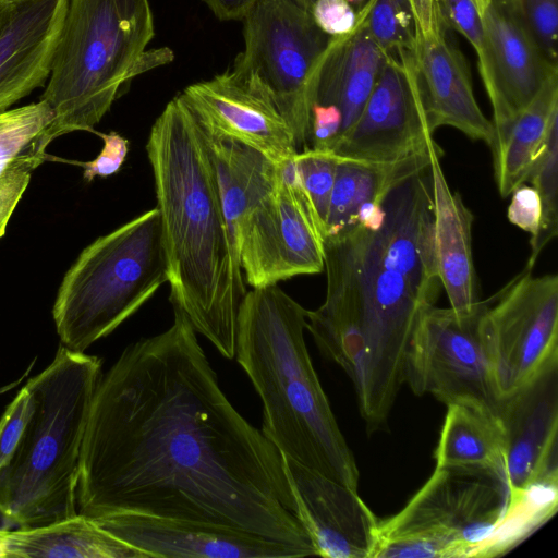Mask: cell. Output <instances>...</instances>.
<instances>
[{
    "label": "cell",
    "instance_id": "obj_39",
    "mask_svg": "<svg viewBox=\"0 0 558 558\" xmlns=\"http://www.w3.org/2000/svg\"><path fill=\"white\" fill-rule=\"evenodd\" d=\"M220 21L243 20L258 0H203Z\"/></svg>",
    "mask_w": 558,
    "mask_h": 558
},
{
    "label": "cell",
    "instance_id": "obj_9",
    "mask_svg": "<svg viewBox=\"0 0 558 558\" xmlns=\"http://www.w3.org/2000/svg\"><path fill=\"white\" fill-rule=\"evenodd\" d=\"M508 506L502 475L435 466L399 512L379 521L372 558H482Z\"/></svg>",
    "mask_w": 558,
    "mask_h": 558
},
{
    "label": "cell",
    "instance_id": "obj_7",
    "mask_svg": "<svg viewBox=\"0 0 558 558\" xmlns=\"http://www.w3.org/2000/svg\"><path fill=\"white\" fill-rule=\"evenodd\" d=\"M225 216L244 280L277 284L325 266L324 240L293 159L275 165L230 142L214 153Z\"/></svg>",
    "mask_w": 558,
    "mask_h": 558
},
{
    "label": "cell",
    "instance_id": "obj_38",
    "mask_svg": "<svg viewBox=\"0 0 558 558\" xmlns=\"http://www.w3.org/2000/svg\"><path fill=\"white\" fill-rule=\"evenodd\" d=\"M415 29L426 34L439 29L445 23L439 10L438 0H408Z\"/></svg>",
    "mask_w": 558,
    "mask_h": 558
},
{
    "label": "cell",
    "instance_id": "obj_34",
    "mask_svg": "<svg viewBox=\"0 0 558 558\" xmlns=\"http://www.w3.org/2000/svg\"><path fill=\"white\" fill-rule=\"evenodd\" d=\"M102 148L96 158L89 161H70L83 168V179L92 182L95 178H107L117 173L125 161L129 153V142L117 132L99 133Z\"/></svg>",
    "mask_w": 558,
    "mask_h": 558
},
{
    "label": "cell",
    "instance_id": "obj_27",
    "mask_svg": "<svg viewBox=\"0 0 558 558\" xmlns=\"http://www.w3.org/2000/svg\"><path fill=\"white\" fill-rule=\"evenodd\" d=\"M52 121L53 112L43 100L0 113V181L17 168L46 161L43 135Z\"/></svg>",
    "mask_w": 558,
    "mask_h": 558
},
{
    "label": "cell",
    "instance_id": "obj_10",
    "mask_svg": "<svg viewBox=\"0 0 558 558\" xmlns=\"http://www.w3.org/2000/svg\"><path fill=\"white\" fill-rule=\"evenodd\" d=\"M243 23L244 50L234 63L267 87L298 150L308 148L317 75L331 36L295 0H258Z\"/></svg>",
    "mask_w": 558,
    "mask_h": 558
},
{
    "label": "cell",
    "instance_id": "obj_43",
    "mask_svg": "<svg viewBox=\"0 0 558 558\" xmlns=\"http://www.w3.org/2000/svg\"><path fill=\"white\" fill-rule=\"evenodd\" d=\"M4 532H5V530H0V558H5Z\"/></svg>",
    "mask_w": 558,
    "mask_h": 558
},
{
    "label": "cell",
    "instance_id": "obj_3",
    "mask_svg": "<svg viewBox=\"0 0 558 558\" xmlns=\"http://www.w3.org/2000/svg\"><path fill=\"white\" fill-rule=\"evenodd\" d=\"M146 151L160 214L170 301L226 359L247 292L206 134L180 97L154 122Z\"/></svg>",
    "mask_w": 558,
    "mask_h": 558
},
{
    "label": "cell",
    "instance_id": "obj_23",
    "mask_svg": "<svg viewBox=\"0 0 558 558\" xmlns=\"http://www.w3.org/2000/svg\"><path fill=\"white\" fill-rule=\"evenodd\" d=\"M4 550L5 558H148L81 513L44 526L5 530Z\"/></svg>",
    "mask_w": 558,
    "mask_h": 558
},
{
    "label": "cell",
    "instance_id": "obj_41",
    "mask_svg": "<svg viewBox=\"0 0 558 558\" xmlns=\"http://www.w3.org/2000/svg\"><path fill=\"white\" fill-rule=\"evenodd\" d=\"M490 1L492 0H472L481 16L484 13L487 5L490 3Z\"/></svg>",
    "mask_w": 558,
    "mask_h": 558
},
{
    "label": "cell",
    "instance_id": "obj_2",
    "mask_svg": "<svg viewBox=\"0 0 558 558\" xmlns=\"http://www.w3.org/2000/svg\"><path fill=\"white\" fill-rule=\"evenodd\" d=\"M383 206L380 228L353 225L324 240L326 298L306 311L318 351L352 381L368 435L387 427L411 339L442 287L429 168L398 183Z\"/></svg>",
    "mask_w": 558,
    "mask_h": 558
},
{
    "label": "cell",
    "instance_id": "obj_30",
    "mask_svg": "<svg viewBox=\"0 0 558 558\" xmlns=\"http://www.w3.org/2000/svg\"><path fill=\"white\" fill-rule=\"evenodd\" d=\"M366 25L385 54L413 50L415 25L408 0H372Z\"/></svg>",
    "mask_w": 558,
    "mask_h": 558
},
{
    "label": "cell",
    "instance_id": "obj_26",
    "mask_svg": "<svg viewBox=\"0 0 558 558\" xmlns=\"http://www.w3.org/2000/svg\"><path fill=\"white\" fill-rule=\"evenodd\" d=\"M434 459L435 466L485 469L505 477V441L498 417L477 407L448 404Z\"/></svg>",
    "mask_w": 558,
    "mask_h": 558
},
{
    "label": "cell",
    "instance_id": "obj_19",
    "mask_svg": "<svg viewBox=\"0 0 558 558\" xmlns=\"http://www.w3.org/2000/svg\"><path fill=\"white\" fill-rule=\"evenodd\" d=\"M69 0H9L0 26V113L46 86Z\"/></svg>",
    "mask_w": 558,
    "mask_h": 558
},
{
    "label": "cell",
    "instance_id": "obj_12",
    "mask_svg": "<svg viewBox=\"0 0 558 558\" xmlns=\"http://www.w3.org/2000/svg\"><path fill=\"white\" fill-rule=\"evenodd\" d=\"M484 308L482 302L474 312L459 315L435 305L422 314L405 367V384L414 395H430L446 405L477 407L498 417L502 399L482 336Z\"/></svg>",
    "mask_w": 558,
    "mask_h": 558
},
{
    "label": "cell",
    "instance_id": "obj_36",
    "mask_svg": "<svg viewBox=\"0 0 558 558\" xmlns=\"http://www.w3.org/2000/svg\"><path fill=\"white\" fill-rule=\"evenodd\" d=\"M511 202L508 207L509 221L526 231L534 238L539 229L542 220V203L537 191L524 183L511 193Z\"/></svg>",
    "mask_w": 558,
    "mask_h": 558
},
{
    "label": "cell",
    "instance_id": "obj_18",
    "mask_svg": "<svg viewBox=\"0 0 558 558\" xmlns=\"http://www.w3.org/2000/svg\"><path fill=\"white\" fill-rule=\"evenodd\" d=\"M498 420L509 494L558 477V363L504 398Z\"/></svg>",
    "mask_w": 558,
    "mask_h": 558
},
{
    "label": "cell",
    "instance_id": "obj_28",
    "mask_svg": "<svg viewBox=\"0 0 558 558\" xmlns=\"http://www.w3.org/2000/svg\"><path fill=\"white\" fill-rule=\"evenodd\" d=\"M526 180L537 191L542 203L541 226L537 234L531 238V254L524 268L532 271L538 255L558 231V117L551 121Z\"/></svg>",
    "mask_w": 558,
    "mask_h": 558
},
{
    "label": "cell",
    "instance_id": "obj_42",
    "mask_svg": "<svg viewBox=\"0 0 558 558\" xmlns=\"http://www.w3.org/2000/svg\"><path fill=\"white\" fill-rule=\"evenodd\" d=\"M9 0H0V26L4 20Z\"/></svg>",
    "mask_w": 558,
    "mask_h": 558
},
{
    "label": "cell",
    "instance_id": "obj_32",
    "mask_svg": "<svg viewBox=\"0 0 558 558\" xmlns=\"http://www.w3.org/2000/svg\"><path fill=\"white\" fill-rule=\"evenodd\" d=\"M517 4L546 58L558 65V0H517Z\"/></svg>",
    "mask_w": 558,
    "mask_h": 558
},
{
    "label": "cell",
    "instance_id": "obj_31",
    "mask_svg": "<svg viewBox=\"0 0 558 558\" xmlns=\"http://www.w3.org/2000/svg\"><path fill=\"white\" fill-rule=\"evenodd\" d=\"M442 20L448 28L463 35L473 47L482 81L488 74V57L482 20L472 0H438Z\"/></svg>",
    "mask_w": 558,
    "mask_h": 558
},
{
    "label": "cell",
    "instance_id": "obj_37",
    "mask_svg": "<svg viewBox=\"0 0 558 558\" xmlns=\"http://www.w3.org/2000/svg\"><path fill=\"white\" fill-rule=\"evenodd\" d=\"M35 169L32 166L17 168L0 181V239L5 234L9 221L25 193Z\"/></svg>",
    "mask_w": 558,
    "mask_h": 558
},
{
    "label": "cell",
    "instance_id": "obj_4",
    "mask_svg": "<svg viewBox=\"0 0 558 558\" xmlns=\"http://www.w3.org/2000/svg\"><path fill=\"white\" fill-rule=\"evenodd\" d=\"M306 311L278 284L240 304L235 356L263 404L262 433L286 457L357 490L355 458L304 339Z\"/></svg>",
    "mask_w": 558,
    "mask_h": 558
},
{
    "label": "cell",
    "instance_id": "obj_22",
    "mask_svg": "<svg viewBox=\"0 0 558 558\" xmlns=\"http://www.w3.org/2000/svg\"><path fill=\"white\" fill-rule=\"evenodd\" d=\"M371 4L357 11L350 33L331 36L317 75L314 104L336 106L342 114L338 142L359 118L385 62L366 25Z\"/></svg>",
    "mask_w": 558,
    "mask_h": 558
},
{
    "label": "cell",
    "instance_id": "obj_8",
    "mask_svg": "<svg viewBox=\"0 0 558 558\" xmlns=\"http://www.w3.org/2000/svg\"><path fill=\"white\" fill-rule=\"evenodd\" d=\"M168 281L157 207L97 238L64 274L52 316L62 344L84 352Z\"/></svg>",
    "mask_w": 558,
    "mask_h": 558
},
{
    "label": "cell",
    "instance_id": "obj_5",
    "mask_svg": "<svg viewBox=\"0 0 558 558\" xmlns=\"http://www.w3.org/2000/svg\"><path fill=\"white\" fill-rule=\"evenodd\" d=\"M100 377L97 356L62 344L26 384L34 411L13 457L0 469V517L7 524L32 529L78 513L82 446Z\"/></svg>",
    "mask_w": 558,
    "mask_h": 558
},
{
    "label": "cell",
    "instance_id": "obj_15",
    "mask_svg": "<svg viewBox=\"0 0 558 558\" xmlns=\"http://www.w3.org/2000/svg\"><path fill=\"white\" fill-rule=\"evenodd\" d=\"M481 20L488 57V74L483 84L493 108L494 145L515 114L558 72V65L544 54L517 0H492Z\"/></svg>",
    "mask_w": 558,
    "mask_h": 558
},
{
    "label": "cell",
    "instance_id": "obj_16",
    "mask_svg": "<svg viewBox=\"0 0 558 558\" xmlns=\"http://www.w3.org/2000/svg\"><path fill=\"white\" fill-rule=\"evenodd\" d=\"M294 515L316 556L372 558L379 521L357 490L282 454Z\"/></svg>",
    "mask_w": 558,
    "mask_h": 558
},
{
    "label": "cell",
    "instance_id": "obj_45",
    "mask_svg": "<svg viewBox=\"0 0 558 558\" xmlns=\"http://www.w3.org/2000/svg\"><path fill=\"white\" fill-rule=\"evenodd\" d=\"M357 11L365 4L366 0H347Z\"/></svg>",
    "mask_w": 558,
    "mask_h": 558
},
{
    "label": "cell",
    "instance_id": "obj_35",
    "mask_svg": "<svg viewBox=\"0 0 558 558\" xmlns=\"http://www.w3.org/2000/svg\"><path fill=\"white\" fill-rule=\"evenodd\" d=\"M311 13L317 26L329 36L345 35L357 22V12L347 0H316Z\"/></svg>",
    "mask_w": 558,
    "mask_h": 558
},
{
    "label": "cell",
    "instance_id": "obj_44",
    "mask_svg": "<svg viewBox=\"0 0 558 558\" xmlns=\"http://www.w3.org/2000/svg\"><path fill=\"white\" fill-rule=\"evenodd\" d=\"M300 5H302L304 9L311 11L314 2L316 0H295Z\"/></svg>",
    "mask_w": 558,
    "mask_h": 558
},
{
    "label": "cell",
    "instance_id": "obj_24",
    "mask_svg": "<svg viewBox=\"0 0 558 558\" xmlns=\"http://www.w3.org/2000/svg\"><path fill=\"white\" fill-rule=\"evenodd\" d=\"M435 144L426 153L397 162H373L338 156L324 240L352 227L361 205L383 202L398 183L428 168Z\"/></svg>",
    "mask_w": 558,
    "mask_h": 558
},
{
    "label": "cell",
    "instance_id": "obj_25",
    "mask_svg": "<svg viewBox=\"0 0 558 558\" xmlns=\"http://www.w3.org/2000/svg\"><path fill=\"white\" fill-rule=\"evenodd\" d=\"M558 117V72L545 82L532 101L519 111L493 147L499 194L509 196L523 184L543 145L551 121Z\"/></svg>",
    "mask_w": 558,
    "mask_h": 558
},
{
    "label": "cell",
    "instance_id": "obj_20",
    "mask_svg": "<svg viewBox=\"0 0 558 558\" xmlns=\"http://www.w3.org/2000/svg\"><path fill=\"white\" fill-rule=\"evenodd\" d=\"M447 31L415 29L413 54L428 126L433 133L452 126L492 147L493 124L475 99L469 63Z\"/></svg>",
    "mask_w": 558,
    "mask_h": 558
},
{
    "label": "cell",
    "instance_id": "obj_17",
    "mask_svg": "<svg viewBox=\"0 0 558 558\" xmlns=\"http://www.w3.org/2000/svg\"><path fill=\"white\" fill-rule=\"evenodd\" d=\"M94 520L148 558L307 557L295 546L227 526L134 513Z\"/></svg>",
    "mask_w": 558,
    "mask_h": 558
},
{
    "label": "cell",
    "instance_id": "obj_13",
    "mask_svg": "<svg viewBox=\"0 0 558 558\" xmlns=\"http://www.w3.org/2000/svg\"><path fill=\"white\" fill-rule=\"evenodd\" d=\"M417 82L413 50L385 54L374 87L332 153L373 162H397L426 153L435 142Z\"/></svg>",
    "mask_w": 558,
    "mask_h": 558
},
{
    "label": "cell",
    "instance_id": "obj_14",
    "mask_svg": "<svg viewBox=\"0 0 558 558\" xmlns=\"http://www.w3.org/2000/svg\"><path fill=\"white\" fill-rule=\"evenodd\" d=\"M180 97L210 136L235 141L278 166L299 153L267 87L234 62L213 78L186 86Z\"/></svg>",
    "mask_w": 558,
    "mask_h": 558
},
{
    "label": "cell",
    "instance_id": "obj_11",
    "mask_svg": "<svg viewBox=\"0 0 558 558\" xmlns=\"http://www.w3.org/2000/svg\"><path fill=\"white\" fill-rule=\"evenodd\" d=\"M481 330L501 399L558 363V276L523 269L485 308Z\"/></svg>",
    "mask_w": 558,
    "mask_h": 558
},
{
    "label": "cell",
    "instance_id": "obj_33",
    "mask_svg": "<svg viewBox=\"0 0 558 558\" xmlns=\"http://www.w3.org/2000/svg\"><path fill=\"white\" fill-rule=\"evenodd\" d=\"M34 411L31 389L25 385L0 418V469L4 468L20 445Z\"/></svg>",
    "mask_w": 558,
    "mask_h": 558
},
{
    "label": "cell",
    "instance_id": "obj_29",
    "mask_svg": "<svg viewBox=\"0 0 558 558\" xmlns=\"http://www.w3.org/2000/svg\"><path fill=\"white\" fill-rule=\"evenodd\" d=\"M339 157L329 150L305 148L294 156L296 174L324 240Z\"/></svg>",
    "mask_w": 558,
    "mask_h": 558
},
{
    "label": "cell",
    "instance_id": "obj_6",
    "mask_svg": "<svg viewBox=\"0 0 558 558\" xmlns=\"http://www.w3.org/2000/svg\"><path fill=\"white\" fill-rule=\"evenodd\" d=\"M154 35L148 0H69L39 97L53 112L43 136L46 149L68 133H95L131 80L173 61L168 47L146 50Z\"/></svg>",
    "mask_w": 558,
    "mask_h": 558
},
{
    "label": "cell",
    "instance_id": "obj_40",
    "mask_svg": "<svg viewBox=\"0 0 558 558\" xmlns=\"http://www.w3.org/2000/svg\"><path fill=\"white\" fill-rule=\"evenodd\" d=\"M386 217L383 202H366L361 205L355 214L354 223L369 230L380 228Z\"/></svg>",
    "mask_w": 558,
    "mask_h": 558
},
{
    "label": "cell",
    "instance_id": "obj_21",
    "mask_svg": "<svg viewBox=\"0 0 558 558\" xmlns=\"http://www.w3.org/2000/svg\"><path fill=\"white\" fill-rule=\"evenodd\" d=\"M442 155L436 143L429 165L436 263L450 307L459 315H466L482 303L472 253L473 216L461 196L449 187L440 165Z\"/></svg>",
    "mask_w": 558,
    "mask_h": 558
},
{
    "label": "cell",
    "instance_id": "obj_1",
    "mask_svg": "<svg viewBox=\"0 0 558 558\" xmlns=\"http://www.w3.org/2000/svg\"><path fill=\"white\" fill-rule=\"evenodd\" d=\"M128 345L95 390L78 513H134L246 531L316 556L294 515L281 453L222 392L178 308Z\"/></svg>",
    "mask_w": 558,
    "mask_h": 558
}]
</instances>
